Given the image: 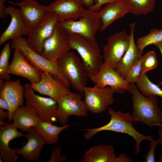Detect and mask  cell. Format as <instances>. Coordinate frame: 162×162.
Instances as JSON below:
<instances>
[{
    "label": "cell",
    "instance_id": "39",
    "mask_svg": "<svg viewBox=\"0 0 162 162\" xmlns=\"http://www.w3.org/2000/svg\"><path fill=\"white\" fill-rule=\"evenodd\" d=\"M9 117V112L4 111L3 109L0 108V122H4V120Z\"/></svg>",
    "mask_w": 162,
    "mask_h": 162
},
{
    "label": "cell",
    "instance_id": "37",
    "mask_svg": "<svg viewBox=\"0 0 162 162\" xmlns=\"http://www.w3.org/2000/svg\"><path fill=\"white\" fill-rule=\"evenodd\" d=\"M132 160L125 154L121 153L116 157L115 162H132Z\"/></svg>",
    "mask_w": 162,
    "mask_h": 162
},
{
    "label": "cell",
    "instance_id": "3",
    "mask_svg": "<svg viewBox=\"0 0 162 162\" xmlns=\"http://www.w3.org/2000/svg\"><path fill=\"white\" fill-rule=\"evenodd\" d=\"M67 35L71 49L76 50L80 55L88 77L98 73L104 63L98 42L89 41L76 34Z\"/></svg>",
    "mask_w": 162,
    "mask_h": 162
},
{
    "label": "cell",
    "instance_id": "42",
    "mask_svg": "<svg viewBox=\"0 0 162 162\" xmlns=\"http://www.w3.org/2000/svg\"><path fill=\"white\" fill-rule=\"evenodd\" d=\"M160 50L162 56V42L158 43L154 45ZM158 86H161L162 87V80L159 83Z\"/></svg>",
    "mask_w": 162,
    "mask_h": 162
},
{
    "label": "cell",
    "instance_id": "31",
    "mask_svg": "<svg viewBox=\"0 0 162 162\" xmlns=\"http://www.w3.org/2000/svg\"><path fill=\"white\" fill-rule=\"evenodd\" d=\"M158 62L154 51H150L142 56L141 74H146L149 70L154 69L157 67Z\"/></svg>",
    "mask_w": 162,
    "mask_h": 162
},
{
    "label": "cell",
    "instance_id": "34",
    "mask_svg": "<svg viewBox=\"0 0 162 162\" xmlns=\"http://www.w3.org/2000/svg\"><path fill=\"white\" fill-rule=\"evenodd\" d=\"M150 143V150L148 151L147 154L145 156V162H154V150L156 146L160 142L159 138L156 140L153 139Z\"/></svg>",
    "mask_w": 162,
    "mask_h": 162
},
{
    "label": "cell",
    "instance_id": "4",
    "mask_svg": "<svg viewBox=\"0 0 162 162\" xmlns=\"http://www.w3.org/2000/svg\"><path fill=\"white\" fill-rule=\"evenodd\" d=\"M57 62L62 75L74 90L83 94L88 76L80 58L74 52H69Z\"/></svg>",
    "mask_w": 162,
    "mask_h": 162
},
{
    "label": "cell",
    "instance_id": "38",
    "mask_svg": "<svg viewBox=\"0 0 162 162\" xmlns=\"http://www.w3.org/2000/svg\"><path fill=\"white\" fill-rule=\"evenodd\" d=\"M0 108L5 109L9 111L10 105L8 101L5 99L0 97Z\"/></svg>",
    "mask_w": 162,
    "mask_h": 162
},
{
    "label": "cell",
    "instance_id": "30",
    "mask_svg": "<svg viewBox=\"0 0 162 162\" xmlns=\"http://www.w3.org/2000/svg\"><path fill=\"white\" fill-rule=\"evenodd\" d=\"M10 43L6 44L1 51L0 56V78L5 81L10 80L8 72L9 64L8 61L11 54Z\"/></svg>",
    "mask_w": 162,
    "mask_h": 162
},
{
    "label": "cell",
    "instance_id": "43",
    "mask_svg": "<svg viewBox=\"0 0 162 162\" xmlns=\"http://www.w3.org/2000/svg\"><path fill=\"white\" fill-rule=\"evenodd\" d=\"M3 80V79L0 78V90L3 88L4 84L5 82Z\"/></svg>",
    "mask_w": 162,
    "mask_h": 162
},
{
    "label": "cell",
    "instance_id": "22",
    "mask_svg": "<svg viewBox=\"0 0 162 162\" xmlns=\"http://www.w3.org/2000/svg\"><path fill=\"white\" fill-rule=\"evenodd\" d=\"M25 137L28 141L21 148H17V153L28 161L37 162L46 142L33 127L30 128Z\"/></svg>",
    "mask_w": 162,
    "mask_h": 162
},
{
    "label": "cell",
    "instance_id": "17",
    "mask_svg": "<svg viewBox=\"0 0 162 162\" xmlns=\"http://www.w3.org/2000/svg\"><path fill=\"white\" fill-rule=\"evenodd\" d=\"M9 2L19 7L22 18L30 30L37 27L48 13L46 6L40 4L36 0H22L16 3Z\"/></svg>",
    "mask_w": 162,
    "mask_h": 162
},
{
    "label": "cell",
    "instance_id": "8",
    "mask_svg": "<svg viewBox=\"0 0 162 162\" xmlns=\"http://www.w3.org/2000/svg\"><path fill=\"white\" fill-rule=\"evenodd\" d=\"M24 97L27 105L33 107L42 121L52 124L58 119L56 110L57 102L50 97L41 96L36 94L30 84H25Z\"/></svg>",
    "mask_w": 162,
    "mask_h": 162
},
{
    "label": "cell",
    "instance_id": "23",
    "mask_svg": "<svg viewBox=\"0 0 162 162\" xmlns=\"http://www.w3.org/2000/svg\"><path fill=\"white\" fill-rule=\"evenodd\" d=\"M102 25L99 31L104 32L116 20L129 13L124 0H119L106 4L99 12Z\"/></svg>",
    "mask_w": 162,
    "mask_h": 162
},
{
    "label": "cell",
    "instance_id": "10",
    "mask_svg": "<svg viewBox=\"0 0 162 162\" xmlns=\"http://www.w3.org/2000/svg\"><path fill=\"white\" fill-rule=\"evenodd\" d=\"M82 97L80 93L70 91L57 101L56 115L61 124L66 125L71 115L79 117L87 116L88 110L84 101L82 99Z\"/></svg>",
    "mask_w": 162,
    "mask_h": 162
},
{
    "label": "cell",
    "instance_id": "41",
    "mask_svg": "<svg viewBox=\"0 0 162 162\" xmlns=\"http://www.w3.org/2000/svg\"><path fill=\"white\" fill-rule=\"evenodd\" d=\"M158 133L159 135V138L160 139V142L162 147V152L160 158L158 160V162H162V128H159L158 131Z\"/></svg>",
    "mask_w": 162,
    "mask_h": 162
},
{
    "label": "cell",
    "instance_id": "18",
    "mask_svg": "<svg viewBox=\"0 0 162 162\" xmlns=\"http://www.w3.org/2000/svg\"><path fill=\"white\" fill-rule=\"evenodd\" d=\"M0 90V97L6 99L10 104L8 121L11 122L15 111L18 107L24 105V86L21 84L19 79L14 81L6 80Z\"/></svg>",
    "mask_w": 162,
    "mask_h": 162
},
{
    "label": "cell",
    "instance_id": "40",
    "mask_svg": "<svg viewBox=\"0 0 162 162\" xmlns=\"http://www.w3.org/2000/svg\"><path fill=\"white\" fill-rule=\"evenodd\" d=\"M83 6L88 8L92 7L94 4V0H82Z\"/></svg>",
    "mask_w": 162,
    "mask_h": 162
},
{
    "label": "cell",
    "instance_id": "32",
    "mask_svg": "<svg viewBox=\"0 0 162 162\" xmlns=\"http://www.w3.org/2000/svg\"><path fill=\"white\" fill-rule=\"evenodd\" d=\"M142 57L130 70L124 78L129 83H136L141 74Z\"/></svg>",
    "mask_w": 162,
    "mask_h": 162
},
{
    "label": "cell",
    "instance_id": "16",
    "mask_svg": "<svg viewBox=\"0 0 162 162\" xmlns=\"http://www.w3.org/2000/svg\"><path fill=\"white\" fill-rule=\"evenodd\" d=\"M83 5L82 0H54L46 7L48 12L57 15L60 22L68 19L76 20L80 18L87 10Z\"/></svg>",
    "mask_w": 162,
    "mask_h": 162
},
{
    "label": "cell",
    "instance_id": "13",
    "mask_svg": "<svg viewBox=\"0 0 162 162\" xmlns=\"http://www.w3.org/2000/svg\"><path fill=\"white\" fill-rule=\"evenodd\" d=\"M88 77L100 87H110L114 93L122 94L129 89L130 83L127 82L116 70L103 63L99 71Z\"/></svg>",
    "mask_w": 162,
    "mask_h": 162
},
{
    "label": "cell",
    "instance_id": "6",
    "mask_svg": "<svg viewBox=\"0 0 162 162\" xmlns=\"http://www.w3.org/2000/svg\"><path fill=\"white\" fill-rule=\"evenodd\" d=\"M10 46L11 49L20 51L35 67L42 71L50 73L66 85L70 86V82L61 74L57 62L48 60L35 52L29 46L25 38L21 36L12 39Z\"/></svg>",
    "mask_w": 162,
    "mask_h": 162
},
{
    "label": "cell",
    "instance_id": "24",
    "mask_svg": "<svg viewBox=\"0 0 162 162\" xmlns=\"http://www.w3.org/2000/svg\"><path fill=\"white\" fill-rule=\"evenodd\" d=\"M13 126L20 129L22 131L28 132L32 127L35 126L41 120L36 110L29 105L18 107L12 116Z\"/></svg>",
    "mask_w": 162,
    "mask_h": 162
},
{
    "label": "cell",
    "instance_id": "20",
    "mask_svg": "<svg viewBox=\"0 0 162 162\" xmlns=\"http://www.w3.org/2000/svg\"><path fill=\"white\" fill-rule=\"evenodd\" d=\"M134 22L130 24V44L128 48L118 64L116 70L124 79L128 72L142 56L143 51L136 44L134 39Z\"/></svg>",
    "mask_w": 162,
    "mask_h": 162
},
{
    "label": "cell",
    "instance_id": "2",
    "mask_svg": "<svg viewBox=\"0 0 162 162\" xmlns=\"http://www.w3.org/2000/svg\"><path fill=\"white\" fill-rule=\"evenodd\" d=\"M132 95V116L134 123L141 122L152 128H162V111L158 106L157 95H143L134 83H130L128 90Z\"/></svg>",
    "mask_w": 162,
    "mask_h": 162
},
{
    "label": "cell",
    "instance_id": "28",
    "mask_svg": "<svg viewBox=\"0 0 162 162\" xmlns=\"http://www.w3.org/2000/svg\"><path fill=\"white\" fill-rule=\"evenodd\" d=\"M136 83L138 89L144 96L153 94L160 96L162 99V90L159 86L152 82L146 74L142 75L140 74Z\"/></svg>",
    "mask_w": 162,
    "mask_h": 162
},
{
    "label": "cell",
    "instance_id": "15",
    "mask_svg": "<svg viewBox=\"0 0 162 162\" xmlns=\"http://www.w3.org/2000/svg\"><path fill=\"white\" fill-rule=\"evenodd\" d=\"M8 72L9 74L27 79L30 84L40 81L43 73L16 49H14L13 58L9 64Z\"/></svg>",
    "mask_w": 162,
    "mask_h": 162
},
{
    "label": "cell",
    "instance_id": "25",
    "mask_svg": "<svg viewBox=\"0 0 162 162\" xmlns=\"http://www.w3.org/2000/svg\"><path fill=\"white\" fill-rule=\"evenodd\" d=\"M116 156L111 145L100 144L92 146L85 153L81 162H115Z\"/></svg>",
    "mask_w": 162,
    "mask_h": 162
},
{
    "label": "cell",
    "instance_id": "36",
    "mask_svg": "<svg viewBox=\"0 0 162 162\" xmlns=\"http://www.w3.org/2000/svg\"><path fill=\"white\" fill-rule=\"evenodd\" d=\"M6 0H0V18L4 20L8 14L7 12L6 8L4 4Z\"/></svg>",
    "mask_w": 162,
    "mask_h": 162
},
{
    "label": "cell",
    "instance_id": "35",
    "mask_svg": "<svg viewBox=\"0 0 162 162\" xmlns=\"http://www.w3.org/2000/svg\"><path fill=\"white\" fill-rule=\"evenodd\" d=\"M119 0H94V4L88 8V10L92 11L98 12L101 9L102 6L104 4L114 2Z\"/></svg>",
    "mask_w": 162,
    "mask_h": 162
},
{
    "label": "cell",
    "instance_id": "1",
    "mask_svg": "<svg viewBox=\"0 0 162 162\" xmlns=\"http://www.w3.org/2000/svg\"><path fill=\"white\" fill-rule=\"evenodd\" d=\"M107 109L108 114L110 116V120L106 124L99 128L79 130L87 131L84 134L86 140L91 139L97 133L103 131L109 130L124 133L131 136L135 140V154H138L141 150L140 145L142 140L151 141L154 139L152 135H144L134 128L133 125V123H134V120L132 115L130 113H124L121 110L116 111L110 107Z\"/></svg>",
    "mask_w": 162,
    "mask_h": 162
},
{
    "label": "cell",
    "instance_id": "11",
    "mask_svg": "<svg viewBox=\"0 0 162 162\" xmlns=\"http://www.w3.org/2000/svg\"><path fill=\"white\" fill-rule=\"evenodd\" d=\"M114 93L109 86L92 87L86 86L83 90L84 102L90 112L94 114L101 113L114 102Z\"/></svg>",
    "mask_w": 162,
    "mask_h": 162
},
{
    "label": "cell",
    "instance_id": "26",
    "mask_svg": "<svg viewBox=\"0 0 162 162\" xmlns=\"http://www.w3.org/2000/svg\"><path fill=\"white\" fill-rule=\"evenodd\" d=\"M71 126L70 124L57 126L50 123L39 121L34 128L44 139L48 144H53L59 140L58 135L63 130Z\"/></svg>",
    "mask_w": 162,
    "mask_h": 162
},
{
    "label": "cell",
    "instance_id": "27",
    "mask_svg": "<svg viewBox=\"0 0 162 162\" xmlns=\"http://www.w3.org/2000/svg\"><path fill=\"white\" fill-rule=\"evenodd\" d=\"M129 13L136 15L146 14L154 9L156 0H124Z\"/></svg>",
    "mask_w": 162,
    "mask_h": 162
},
{
    "label": "cell",
    "instance_id": "7",
    "mask_svg": "<svg viewBox=\"0 0 162 162\" xmlns=\"http://www.w3.org/2000/svg\"><path fill=\"white\" fill-rule=\"evenodd\" d=\"M107 41L103 50L104 64L116 70L129 48V35L123 30L110 35Z\"/></svg>",
    "mask_w": 162,
    "mask_h": 162
},
{
    "label": "cell",
    "instance_id": "19",
    "mask_svg": "<svg viewBox=\"0 0 162 162\" xmlns=\"http://www.w3.org/2000/svg\"><path fill=\"white\" fill-rule=\"evenodd\" d=\"M25 135L14 127L12 123L0 126V152L2 162L18 161L17 148L16 147L14 149L10 148L9 142L15 138Z\"/></svg>",
    "mask_w": 162,
    "mask_h": 162
},
{
    "label": "cell",
    "instance_id": "5",
    "mask_svg": "<svg viewBox=\"0 0 162 162\" xmlns=\"http://www.w3.org/2000/svg\"><path fill=\"white\" fill-rule=\"evenodd\" d=\"M58 23L67 34H77L91 41H96V34L102 25L99 12L88 9L78 20L68 19Z\"/></svg>",
    "mask_w": 162,
    "mask_h": 162
},
{
    "label": "cell",
    "instance_id": "21",
    "mask_svg": "<svg viewBox=\"0 0 162 162\" xmlns=\"http://www.w3.org/2000/svg\"><path fill=\"white\" fill-rule=\"evenodd\" d=\"M7 12L11 17V21L8 27L0 37V45L9 39H13L27 35L30 30L23 22L21 17L19 8L10 6L6 8Z\"/></svg>",
    "mask_w": 162,
    "mask_h": 162
},
{
    "label": "cell",
    "instance_id": "29",
    "mask_svg": "<svg viewBox=\"0 0 162 162\" xmlns=\"http://www.w3.org/2000/svg\"><path fill=\"white\" fill-rule=\"evenodd\" d=\"M162 42V29H151L147 35L139 38L136 43L140 49L143 50L148 46Z\"/></svg>",
    "mask_w": 162,
    "mask_h": 162
},
{
    "label": "cell",
    "instance_id": "14",
    "mask_svg": "<svg viewBox=\"0 0 162 162\" xmlns=\"http://www.w3.org/2000/svg\"><path fill=\"white\" fill-rule=\"evenodd\" d=\"M34 91L49 96L57 102L70 92L69 86L53 74L43 72L41 80L30 84Z\"/></svg>",
    "mask_w": 162,
    "mask_h": 162
},
{
    "label": "cell",
    "instance_id": "12",
    "mask_svg": "<svg viewBox=\"0 0 162 162\" xmlns=\"http://www.w3.org/2000/svg\"><path fill=\"white\" fill-rule=\"evenodd\" d=\"M59 22L57 15L48 12L44 20L35 28L30 31L27 41L29 46L41 55L45 40L52 34L55 26Z\"/></svg>",
    "mask_w": 162,
    "mask_h": 162
},
{
    "label": "cell",
    "instance_id": "9",
    "mask_svg": "<svg viewBox=\"0 0 162 162\" xmlns=\"http://www.w3.org/2000/svg\"><path fill=\"white\" fill-rule=\"evenodd\" d=\"M71 49L68 35L57 24L51 35L44 41L41 55L48 60L57 61Z\"/></svg>",
    "mask_w": 162,
    "mask_h": 162
},
{
    "label": "cell",
    "instance_id": "33",
    "mask_svg": "<svg viewBox=\"0 0 162 162\" xmlns=\"http://www.w3.org/2000/svg\"><path fill=\"white\" fill-rule=\"evenodd\" d=\"M61 149V147L59 146H54L52 148L49 162H62L67 160L66 155H60Z\"/></svg>",
    "mask_w": 162,
    "mask_h": 162
}]
</instances>
